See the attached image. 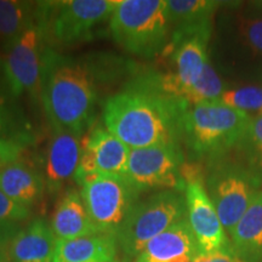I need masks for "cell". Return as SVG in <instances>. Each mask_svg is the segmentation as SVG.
I'll list each match as a JSON object with an SVG mask.
<instances>
[{
	"label": "cell",
	"instance_id": "13",
	"mask_svg": "<svg viewBox=\"0 0 262 262\" xmlns=\"http://www.w3.org/2000/svg\"><path fill=\"white\" fill-rule=\"evenodd\" d=\"M83 152V137L62 129H52L45 160V188L54 194L74 179Z\"/></svg>",
	"mask_w": 262,
	"mask_h": 262
},
{
	"label": "cell",
	"instance_id": "26",
	"mask_svg": "<svg viewBox=\"0 0 262 262\" xmlns=\"http://www.w3.org/2000/svg\"><path fill=\"white\" fill-rule=\"evenodd\" d=\"M31 216V208L12 201L5 193L0 191V224L2 222L25 221Z\"/></svg>",
	"mask_w": 262,
	"mask_h": 262
},
{
	"label": "cell",
	"instance_id": "30",
	"mask_svg": "<svg viewBox=\"0 0 262 262\" xmlns=\"http://www.w3.org/2000/svg\"><path fill=\"white\" fill-rule=\"evenodd\" d=\"M19 232L17 224L14 222H2L0 224V244H10Z\"/></svg>",
	"mask_w": 262,
	"mask_h": 262
},
{
	"label": "cell",
	"instance_id": "8",
	"mask_svg": "<svg viewBox=\"0 0 262 262\" xmlns=\"http://www.w3.org/2000/svg\"><path fill=\"white\" fill-rule=\"evenodd\" d=\"M91 221L100 233L114 234L139 202L140 192L125 175L94 173L77 182Z\"/></svg>",
	"mask_w": 262,
	"mask_h": 262
},
{
	"label": "cell",
	"instance_id": "5",
	"mask_svg": "<svg viewBox=\"0 0 262 262\" xmlns=\"http://www.w3.org/2000/svg\"><path fill=\"white\" fill-rule=\"evenodd\" d=\"M187 219L186 198L181 192L165 189L139 201L131 208L116 233L127 256H137L147 244L166 229Z\"/></svg>",
	"mask_w": 262,
	"mask_h": 262
},
{
	"label": "cell",
	"instance_id": "18",
	"mask_svg": "<svg viewBox=\"0 0 262 262\" xmlns=\"http://www.w3.org/2000/svg\"><path fill=\"white\" fill-rule=\"evenodd\" d=\"M57 238L42 219H35L19 229L10 244L12 262H54Z\"/></svg>",
	"mask_w": 262,
	"mask_h": 262
},
{
	"label": "cell",
	"instance_id": "28",
	"mask_svg": "<svg viewBox=\"0 0 262 262\" xmlns=\"http://www.w3.org/2000/svg\"><path fill=\"white\" fill-rule=\"evenodd\" d=\"M26 146L27 145L17 141L0 140V166L11 160L18 159Z\"/></svg>",
	"mask_w": 262,
	"mask_h": 262
},
{
	"label": "cell",
	"instance_id": "17",
	"mask_svg": "<svg viewBox=\"0 0 262 262\" xmlns=\"http://www.w3.org/2000/svg\"><path fill=\"white\" fill-rule=\"evenodd\" d=\"M51 228L57 239H75L98 234L91 221L81 193L70 188L57 203L51 220Z\"/></svg>",
	"mask_w": 262,
	"mask_h": 262
},
{
	"label": "cell",
	"instance_id": "33",
	"mask_svg": "<svg viewBox=\"0 0 262 262\" xmlns=\"http://www.w3.org/2000/svg\"><path fill=\"white\" fill-rule=\"evenodd\" d=\"M113 262H123V261H119V260H116V261H113Z\"/></svg>",
	"mask_w": 262,
	"mask_h": 262
},
{
	"label": "cell",
	"instance_id": "27",
	"mask_svg": "<svg viewBox=\"0 0 262 262\" xmlns=\"http://www.w3.org/2000/svg\"><path fill=\"white\" fill-rule=\"evenodd\" d=\"M242 35L255 54L262 56V16L247 17L241 24Z\"/></svg>",
	"mask_w": 262,
	"mask_h": 262
},
{
	"label": "cell",
	"instance_id": "25",
	"mask_svg": "<svg viewBox=\"0 0 262 262\" xmlns=\"http://www.w3.org/2000/svg\"><path fill=\"white\" fill-rule=\"evenodd\" d=\"M0 140H10L28 145L32 140L25 120L19 119L14 111L5 106L0 100Z\"/></svg>",
	"mask_w": 262,
	"mask_h": 262
},
{
	"label": "cell",
	"instance_id": "10",
	"mask_svg": "<svg viewBox=\"0 0 262 262\" xmlns=\"http://www.w3.org/2000/svg\"><path fill=\"white\" fill-rule=\"evenodd\" d=\"M183 179L186 181L185 198L187 220L201 254L216 251L234 253L228 234L226 233L217 211L196 170H193L191 166L185 164Z\"/></svg>",
	"mask_w": 262,
	"mask_h": 262
},
{
	"label": "cell",
	"instance_id": "1",
	"mask_svg": "<svg viewBox=\"0 0 262 262\" xmlns=\"http://www.w3.org/2000/svg\"><path fill=\"white\" fill-rule=\"evenodd\" d=\"M188 106L163 94L149 75L104 102L106 129L131 149L180 145L182 118Z\"/></svg>",
	"mask_w": 262,
	"mask_h": 262
},
{
	"label": "cell",
	"instance_id": "6",
	"mask_svg": "<svg viewBox=\"0 0 262 262\" xmlns=\"http://www.w3.org/2000/svg\"><path fill=\"white\" fill-rule=\"evenodd\" d=\"M119 0H64L38 3L37 25L42 37L68 47L94 38L95 29L111 18Z\"/></svg>",
	"mask_w": 262,
	"mask_h": 262
},
{
	"label": "cell",
	"instance_id": "22",
	"mask_svg": "<svg viewBox=\"0 0 262 262\" xmlns=\"http://www.w3.org/2000/svg\"><path fill=\"white\" fill-rule=\"evenodd\" d=\"M235 149L239 162L262 182V114L251 118Z\"/></svg>",
	"mask_w": 262,
	"mask_h": 262
},
{
	"label": "cell",
	"instance_id": "2",
	"mask_svg": "<svg viewBox=\"0 0 262 262\" xmlns=\"http://www.w3.org/2000/svg\"><path fill=\"white\" fill-rule=\"evenodd\" d=\"M40 100L52 129L84 136L93 126L97 94L93 74L80 61L45 48Z\"/></svg>",
	"mask_w": 262,
	"mask_h": 262
},
{
	"label": "cell",
	"instance_id": "16",
	"mask_svg": "<svg viewBox=\"0 0 262 262\" xmlns=\"http://www.w3.org/2000/svg\"><path fill=\"white\" fill-rule=\"evenodd\" d=\"M0 191L12 201L31 208L40 201L47 188L44 176L18 158L0 166Z\"/></svg>",
	"mask_w": 262,
	"mask_h": 262
},
{
	"label": "cell",
	"instance_id": "31",
	"mask_svg": "<svg viewBox=\"0 0 262 262\" xmlns=\"http://www.w3.org/2000/svg\"><path fill=\"white\" fill-rule=\"evenodd\" d=\"M10 244H0V262H12L10 257Z\"/></svg>",
	"mask_w": 262,
	"mask_h": 262
},
{
	"label": "cell",
	"instance_id": "14",
	"mask_svg": "<svg viewBox=\"0 0 262 262\" xmlns=\"http://www.w3.org/2000/svg\"><path fill=\"white\" fill-rule=\"evenodd\" d=\"M201 254L187 219L153 238L134 262H193Z\"/></svg>",
	"mask_w": 262,
	"mask_h": 262
},
{
	"label": "cell",
	"instance_id": "7",
	"mask_svg": "<svg viewBox=\"0 0 262 262\" xmlns=\"http://www.w3.org/2000/svg\"><path fill=\"white\" fill-rule=\"evenodd\" d=\"M205 188L226 233L232 232L248 208L262 191V182L241 162H211Z\"/></svg>",
	"mask_w": 262,
	"mask_h": 262
},
{
	"label": "cell",
	"instance_id": "32",
	"mask_svg": "<svg viewBox=\"0 0 262 262\" xmlns=\"http://www.w3.org/2000/svg\"><path fill=\"white\" fill-rule=\"evenodd\" d=\"M253 4H257V6H261L262 8V2H254Z\"/></svg>",
	"mask_w": 262,
	"mask_h": 262
},
{
	"label": "cell",
	"instance_id": "23",
	"mask_svg": "<svg viewBox=\"0 0 262 262\" xmlns=\"http://www.w3.org/2000/svg\"><path fill=\"white\" fill-rule=\"evenodd\" d=\"M224 91V81L216 73L214 67L208 62L198 81L185 94L183 102L188 107L206 102H216Z\"/></svg>",
	"mask_w": 262,
	"mask_h": 262
},
{
	"label": "cell",
	"instance_id": "24",
	"mask_svg": "<svg viewBox=\"0 0 262 262\" xmlns=\"http://www.w3.org/2000/svg\"><path fill=\"white\" fill-rule=\"evenodd\" d=\"M216 102L255 117L262 114V88L243 86L225 90Z\"/></svg>",
	"mask_w": 262,
	"mask_h": 262
},
{
	"label": "cell",
	"instance_id": "15",
	"mask_svg": "<svg viewBox=\"0 0 262 262\" xmlns=\"http://www.w3.org/2000/svg\"><path fill=\"white\" fill-rule=\"evenodd\" d=\"M166 4L172 27L168 45L170 48L193 35H211L212 17L222 3L214 0H166Z\"/></svg>",
	"mask_w": 262,
	"mask_h": 262
},
{
	"label": "cell",
	"instance_id": "19",
	"mask_svg": "<svg viewBox=\"0 0 262 262\" xmlns=\"http://www.w3.org/2000/svg\"><path fill=\"white\" fill-rule=\"evenodd\" d=\"M114 234L98 233L75 239H57L54 262H113L118 254Z\"/></svg>",
	"mask_w": 262,
	"mask_h": 262
},
{
	"label": "cell",
	"instance_id": "29",
	"mask_svg": "<svg viewBox=\"0 0 262 262\" xmlns=\"http://www.w3.org/2000/svg\"><path fill=\"white\" fill-rule=\"evenodd\" d=\"M193 262H243L235 256L234 253L216 251L210 254H199Z\"/></svg>",
	"mask_w": 262,
	"mask_h": 262
},
{
	"label": "cell",
	"instance_id": "4",
	"mask_svg": "<svg viewBox=\"0 0 262 262\" xmlns=\"http://www.w3.org/2000/svg\"><path fill=\"white\" fill-rule=\"evenodd\" d=\"M110 31L130 54L143 58L164 54L171 38L166 0H119Z\"/></svg>",
	"mask_w": 262,
	"mask_h": 262
},
{
	"label": "cell",
	"instance_id": "9",
	"mask_svg": "<svg viewBox=\"0 0 262 262\" xmlns=\"http://www.w3.org/2000/svg\"><path fill=\"white\" fill-rule=\"evenodd\" d=\"M185 157L180 145L131 149L125 176L140 193L153 188L185 192Z\"/></svg>",
	"mask_w": 262,
	"mask_h": 262
},
{
	"label": "cell",
	"instance_id": "21",
	"mask_svg": "<svg viewBox=\"0 0 262 262\" xmlns=\"http://www.w3.org/2000/svg\"><path fill=\"white\" fill-rule=\"evenodd\" d=\"M38 3L0 0V39L8 48L37 22Z\"/></svg>",
	"mask_w": 262,
	"mask_h": 262
},
{
	"label": "cell",
	"instance_id": "3",
	"mask_svg": "<svg viewBox=\"0 0 262 262\" xmlns=\"http://www.w3.org/2000/svg\"><path fill=\"white\" fill-rule=\"evenodd\" d=\"M251 118L220 102L195 104L182 118V140L193 159L215 162L237 147Z\"/></svg>",
	"mask_w": 262,
	"mask_h": 262
},
{
	"label": "cell",
	"instance_id": "11",
	"mask_svg": "<svg viewBox=\"0 0 262 262\" xmlns=\"http://www.w3.org/2000/svg\"><path fill=\"white\" fill-rule=\"evenodd\" d=\"M44 37L35 22L6 48L4 74L14 96L28 94L40 97V79Z\"/></svg>",
	"mask_w": 262,
	"mask_h": 262
},
{
	"label": "cell",
	"instance_id": "12",
	"mask_svg": "<svg viewBox=\"0 0 262 262\" xmlns=\"http://www.w3.org/2000/svg\"><path fill=\"white\" fill-rule=\"evenodd\" d=\"M131 148L106 127L96 126L83 139V152L75 182L94 173L125 175Z\"/></svg>",
	"mask_w": 262,
	"mask_h": 262
},
{
	"label": "cell",
	"instance_id": "20",
	"mask_svg": "<svg viewBox=\"0 0 262 262\" xmlns=\"http://www.w3.org/2000/svg\"><path fill=\"white\" fill-rule=\"evenodd\" d=\"M229 237L239 260L262 262V191L242 216Z\"/></svg>",
	"mask_w": 262,
	"mask_h": 262
}]
</instances>
